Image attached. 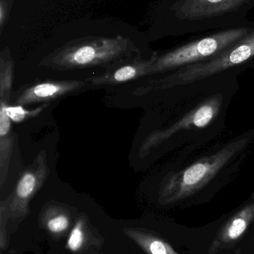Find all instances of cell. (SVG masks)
Listing matches in <instances>:
<instances>
[{
	"mask_svg": "<svg viewBox=\"0 0 254 254\" xmlns=\"http://www.w3.org/2000/svg\"><path fill=\"white\" fill-rule=\"evenodd\" d=\"M140 51L126 37H86L73 40L49 54L40 65L58 70L107 67L135 55Z\"/></svg>",
	"mask_w": 254,
	"mask_h": 254,
	"instance_id": "cell-1",
	"label": "cell"
},
{
	"mask_svg": "<svg viewBox=\"0 0 254 254\" xmlns=\"http://www.w3.org/2000/svg\"><path fill=\"white\" fill-rule=\"evenodd\" d=\"M249 141L248 138L235 140L228 143L219 152L201 158L184 170L169 173L161 184L160 202L164 204H172L196 193Z\"/></svg>",
	"mask_w": 254,
	"mask_h": 254,
	"instance_id": "cell-2",
	"label": "cell"
},
{
	"mask_svg": "<svg viewBox=\"0 0 254 254\" xmlns=\"http://www.w3.org/2000/svg\"><path fill=\"white\" fill-rule=\"evenodd\" d=\"M254 58V28L250 34L224 51L222 53L204 63L191 64L177 72L160 80H151L136 90L138 95L156 89H167L203 80L221 71L244 64Z\"/></svg>",
	"mask_w": 254,
	"mask_h": 254,
	"instance_id": "cell-3",
	"label": "cell"
},
{
	"mask_svg": "<svg viewBox=\"0 0 254 254\" xmlns=\"http://www.w3.org/2000/svg\"><path fill=\"white\" fill-rule=\"evenodd\" d=\"M253 28L238 27L225 30L203 37L163 55L158 54L156 61L154 64L153 74L197 64L204 60H211L250 34Z\"/></svg>",
	"mask_w": 254,
	"mask_h": 254,
	"instance_id": "cell-4",
	"label": "cell"
},
{
	"mask_svg": "<svg viewBox=\"0 0 254 254\" xmlns=\"http://www.w3.org/2000/svg\"><path fill=\"white\" fill-rule=\"evenodd\" d=\"M14 64L6 51L0 58V186L2 188L8 175L15 139L12 132V121L7 116L12 95Z\"/></svg>",
	"mask_w": 254,
	"mask_h": 254,
	"instance_id": "cell-5",
	"label": "cell"
},
{
	"mask_svg": "<svg viewBox=\"0 0 254 254\" xmlns=\"http://www.w3.org/2000/svg\"><path fill=\"white\" fill-rule=\"evenodd\" d=\"M222 104V95L219 94L213 95L169 128L152 131L142 143L140 155H146L151 149L168 140L180 130L201 128L208 126L219 114Z\"/></svg>",
	"mask_w": 254,
	"mask_h": 254,
	"instance_id": "cell-6",
	"label": "cell"
},
{
	"mask_svg": "<svg viewBox=\"0 0 254 254\" xmlns=\"http://www.w3.org/2000/svg\"><path fill=\"white\" fill-rule=\"evenodd\" d=\"M49 168L45 151H41L31 165L20 175L14 190L5 201L6 210L10 214L22 215L28 210L31 198L42 188L49 176Z\"/></svg>",
	"mask_w": 254,
	"mask_h": 254,
	"instance_id": "cell-7",
	"label": "cell"
},
{
	"mask_svg": "<svg viewBox=\"0 0 254 254\" xmlns=\"http://www.w3.org/2000/svg\"><path fill=\"white\" fill-rule=\"evenodd\" d=\"M86 80H38L22 86L15 95V105L26 106L34 104H47L65 95L83 89Z\"/></svg>",
	"mask_w": 254,
	"mask_h": 254,
	"instance_id": "cell-8",
	"label": "cell"
},
{
	"mask_svg": "<svg viewBox=\"0 0 254 254\" xmlns=\"http://www.w3.org/2000/svg\"><path fill=\"white\" fill-rule=\"evenodd\" d=\"M158 53L154 52L150 59L144 60L140 55L121 60L106 68L103 74L86 79L92 86H106L127 83L153 74V66Z\"/></svg>",
	"mask_w": 254,
	"mask_h": 254,
	"instance_id": "cell-9",
	"label": "cell"
},
{
	"mask_svg": "<svg viewBox=\"0 0 254 254\" xmlns=\"http://www.w3.org/2000/svg\"><path fill=\"white\" fill-rule=\"evenodd\" d=\"M254 0H183L180 12L185 21L203 22L239 11Z\"/></svg>",
	"mask_w": 254,
	"mask_h": 254,
	"instance_id": "cell-10",
	"label": "cell"
},
{
	"mask_svg": "<svg viewBox=\"0 0 254 254\" xmlns=\"http://www.w3.org/2000/svg\"><path fill=\"white\" fill-rule=\"evenodd\" d=\"M254 221V202L234 214L218 232L209 248L208 254H218L235 246Z\"/></svg>",
	"mask_w": 254,
	"mask_h": 254,
	"instance_id": "cell-11",
	"label": "cell"
},
{
	"mask_svg": "<svg viewBox=\"0 0 254 254\" xmlns=\"http://www.w3.org/2000/svg\"><path fill=\"white\" fill-rule=\"evenodd\" d=\"M125 233L147 254H180L155 234L134 228H126Z\"/></svg>",
	"mask_w": 254,
	"mask_h": 254,
	"instance_id": "cell-12",
	"label": "cell"
},
{
	"mask_svg": "<svg viewBox=\"0 0 254 254\" xmlns=\"http://www.w3.org/2000/svg\"><path fill=\"white\" fill-rule=\"evenodd\" d=\"M49 217L46 220V227L51 233L59 234L64 233L70 226V218L68 215L58 208L49 209Z\"/></svg>",
	"mask_w": 254,
	"mask_h": 254,
	"instance_id": "cell-13",
	"label": "cell"
},
{
	"mask_svg": "<svg viewBox=\"0 0 254 254\" xmlns=\"http://www.w3.org/2000/svg\"><path fill=\"white\" fill-rule=\"evenodd\" d=\"M48 107V104H43V105L34 109V110H28L24 108L23 106L21 105H9L7 107V114L10 120L15 123H21L28 119L37 117L41 114L45 109Z\"/></svg>",
	"mask_w": 254,
	"mask_h": 254,
	"instance_id": "cell-14",
	"label": "cell"
},
{
	"mask_svg": "<svg viewBox=\"0 0 254 254\" xmlns=\"http://www.w3.org/2000/svg\"><path fill=\"white\" fill-rule=\"evenodd\" d=\"M83 222L82 219H79L76 222V225L70 231L67 240V249L73 253L79 252L85 243V234Z\"/></svg>",
	"mask_w": 254,
	"mask_h": 254,
	"instance_id": "cell-15",
	"label": "cell"
},
{
	"mask_svg": "<svg viewBox=\"0 0 254 254\" xmlns=\"http://www.w3.org/2000/svg\"><path fill=\"white\" fill-rule=\"evenodd\" d=\"M7 14H8V7H7V1L1 0L0 1V28H1V31L7 20Z\"/></svg>",
	"mask_w": 254,
	"mask_h": 254,
	"instance_id": "cell-16",
	"label": "cell"
}]
</instances>
